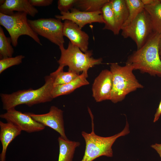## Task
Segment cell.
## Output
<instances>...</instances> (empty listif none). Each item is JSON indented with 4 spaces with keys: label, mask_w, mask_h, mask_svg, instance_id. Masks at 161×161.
Returning <instances> with one entry per match:
<instances>
[{
    "label": "cell",
    "mask_w": 161,
    "mask_h": 161,
    "mask_svg": "<svg viewBox=\"0 0 161 161\" xmlns=\"http://www.w3.org/2000/svg\"><path fill=\"white\" fill-rule=\"evenodd\" d=\"M56 74L55 71L46 76L45 83L38 89L19 90L10 94H1L3 109L7 111L22 104L31 107L52 101L53 98L51 92Z\"/></svg>",
    "instance_id": "6da1fadb"
},
{
    "label": "cell",
    "mask_w": 161,
    "mask_h": 161,
    "mask_svg": "<svg viewBox=\"0 0 161 161\" xmlns=\"http://www.w3.org/2000/svg\"><path fill=\"white\" fill-rule=\"evenodd\" d=\"M160 34L154 32L145 43L134 51L126 62L131 64L134 70L151 76L161 77V60L159 43Z\"/></svg>",
    "instance_id": "7a4b0ae2"
},
{
    "label": "cell",
    "mask_w": 161,
    "mask_h": 161,
    "mask_svg": "<svg viewBox=\"0 0 161 161\" xmlns=\"http://www.w3.org/2000/svg\"><path fill=\"white\" fill-rule=\"evenodd\" d=\"M88 110L91 118L92 130L90 133L83 131L81 132L86 145L84 156L81 161H93L101 156L112 157L113 155L112 146L113 143L118 137L130 132L127 121L124 129L120 133L109 137L99 136L94 132L93 116L89 108Z\"/></svg>",
    "instance_id": "3957f363"
},
{
    "label": "cell",
    "mask_w": 161,
    "mask_h": 161,
    "mask_svg": "<svg viewBox=\"0 0 161 161\" xmlns=\"http://www.w3.org/2000/svg\"><path fill=\"white\" fill-rule=\"evenodd\" d=\"M133 67L126 62L124 66L117 63L111 64L110 71L112 76L113 86L110 100L116 103L123 100L126 95L143 86L133 73Z\"/></svg>",
    "instance_id": "277c9868"
},
{
    "label": "cell",
    "mask_w": 161,
    "mask_h": 161,
    "mask_svg": "<svg viewBox=\"0 0 161 161\" xmlns=\"http://www.w3.org/2000/svg\"><path fill=\"white\" fill-rule=\"evenodd\" d=\"M61 55L57 62L59 65L68 67V71L74 72L78 75L84 72L88 75V70L96 65L102 64V58H95L92 56V50L83 52L76 46L69 43L66 49L64 44L59 46Z\"/></svg>",
    "instance_id": "5b68a950"
},
{
    "label": "cell",
    "mask_w": 161,
    "mask_h": 161,
    "mask_svg": "<svg viewBox=\"0 0 161 161\" xmlns=\"http://www.w3.org/2000/svg\"><path fill=\"white\" fill-rule=\"evenodd\" d=\"M27 14L24 13L16 12L9 15L0 13V24L8 32L14 47L18 44V40L22 35H27L42 45L38 35L28 24Z\"/></svg>",
    "instance_id": "8992f818"
},
{
    "label": "cell",
    "mask_w": 161,
    "mask_h": 161,
    "mask_svg": "<svg viewBox=\"0 0 161 161\" xmlns=\"http://www.w3.org/2000/svg\"><path fill=\"white\" fill-rule=\"evenodd\" d=\"M121 30L123 38H129L135 42L137 49L145 43L154 32L150 17L144 9L130 24Z\"/></svg>",
    "instance_id": "52a82bcc"
},
{
    "label": "cell",
    "mask_w": 161,
    "mask_h": 161,
    "mask_svg": "<svg viewBox=\"0 0 161 161\" xmlns=\"http://www.w3.org/2000/svg\"><path fill=\"white\" fill-rule=\"evenodd\" d=\"M29 26L38 35L47 39L59 46L64 44V40L63 34V23L58 19L41 18L28 19Z\"/></svg>",
    "instance_id": "ba28073f"
},
{
    "label": "cell",
    "mask_w": 161,
    "mask_h": 161,
    "mask_svg": "<svg viewBox=\"0 0 161 161\" xmlns=\"http://www.w3.org/2000/svg\"><path fill=\"white\" fill-rule=\"evenodd\" d=\"M6 111L1 114L0 117L16 126L21 131L31 133L42 131L45 128V126L34 120L27 112L23 113L15 108Z\"/></svg>",
    "instance_id": "9c48e42d"
},
{
    "label": "cell",
    "mask_w": 161,
    "mask_h": 161,
    "mask_svg": "<svg viewBox=\"0 0 161 161\" xmlns=\"http://www.w3.org/2000/svg\"><path fill=\"white\" fill-rule=\"evenodd\" d=\"M63 111L57 107L51 106L48 113L42 114H36L27 112L34 120L57 132L60 136L68 139L65 133L63 116Z\"/></svg>",
    "instance_id": "30bf717a"
},
{
    "label": "cell",
    "mask_w": 161,
    "mask_h": 161,
    "mask_svg": "<svg viewBox=\"0 0 161 161\" xmlns=\"http://www.w3.org/2000/svg\"><path fill=\"white\" fill-rule=\"evenodd\" d=\"M71 11L65 13L61 12V15H56V18L62 20H69L77 24L82 29L86 24L93 23H105L101 10L89 12L80 11L73 8Z\"/></svg>",
    "instance_id": "8fae6325"
},
{
    "label": "cell",
    "mask_w": 161,
    "mask_h": 161,
    "mask_svg": "<svg viewBox=\"0 0 161 161\" xmlns=\"http://www.w3.org/2000/svg\"><path fill=\"white\" fill-rule=\"evenodd\" d=\"M112 86V76L110 70H102L95 79L92 85V95L96 101L110 100Z\"/></svg>",
    "instance_id": "7c38bea8"
},
{
    "label": "cell",
    "mask_w": 161,
    "mask_h": 161,
    "mask_svg": "<svg viewBox=\"0 0 161 161\" xmlns=\"http://www.w3.org/2000/svg\"><path fill=\"white\" fill-rule=\"evenodd\" d=\"M63 34L83 52L88 51L89 36L75 23L69 20H64Z\"/></svg>",
    "instance_id": "4fadbf2b"
},
{
    "label": "cell",
    "mask_w": 161,
    "mask_h": 161,
    "mask_svg": "<svg viewBox=\"0 0 161 161\" xmlns=\"http://www.w3.org/2000/svg\"><path fill=\"white\" fill-rule=\"evenodd\" d=\"M23 12L32 17H34L38 10L28 0H6L0 6V13L9 15L14 12Z\"/></svg>",
    "instance_id": "5bb4252c"
},
{
    "label": "cell",
    "mask_w": 161,
    "mask_h": 161,
    "mask_svg": "<svg viewBox=\"0 0 161 161\" xmlns=\"http://www.w3.org/2000/svg\"><path fill=\"white\" fill-rule=\"evenodd\" d=\"M0 140L2 150L0 154V161H5L7 149L10 143L22 131L16 126L12 123H4L0 121Z\"/></svg>",
    "instance_id": "9a60e30c"
},
{
    "label": "cell",
    "mask_w": 161,
    "mask_h": 161,
    "mask_svg": "<svg viewBox=\"0 0 161 161\" xmlns=\"http://www.w3.org/2000/svg\"><path fill=\"white\" fill-rule=\"evenodd\" d=\"M88 77V75L83 72L71 82L54 86L51 92L52 98L54 99L60 96L69 94L80 87L88 85L89 82L87 80Z\"/></svg>",
    "instance_id": "2e32d148"
},
{
    "label": "cell",
    "mask_w": 161,
    "mask_h": 161,
    "mask_svg": "<svg viewBox=\"0 0 161 161\" xmlns=\"http://www.w3.org/2000/svg\"><path fill=\"white\" fill-rule=\"evenodd\" d=\"M58 141L59 147L58 161H72L75 149L80 145V143L61 136L58 138Z\"/></svg>",
    "instance_id": "e0dca14e"
},
{
    "label": "cell",
    "mask_w": 161,
    "mask_h": 161,
    "mask_svg": "<svg viewBox=\"0 0 161 161\" xmlns=\"http://www.w3.org/2000/svg\"><path fill=\"white\" fill-rule=\"evenodd\" d=\"M113 11L115 17L118 35L127 20L129 11L126 0H111Z\"/></svg>",
    "instance_id": "ac0fdd59"
},
{
    "label": "cell",
    "mask_w": 161,
    "mask_h": 161,
    "mask_svg": "<svg viewBox=\"0 0 161 161\" xmlns=\"http://www.w3.org/2000/svg\"><path fill=\"white\" fill-rule=\"evenodd\" d=\"M101 10L105 22L103 29L110 30L114 35H117L115 17L110 0L104 5Z\"/></svg>",
    "instance_id": "d6986e66"
},
{
    "label": "cell",
    "mask_w": 161,
    "mask_h": 161,
    "mask_svg": "<svg viewBox=\"0 0 161 161\" xmlns=\"http://www.w3.org/2000/svg\"><path fill=\"white\" fill-rule=\"evenodd\" d=\"M148 14L154 32L161 34V1L155 4L144 6Z\"/></svg>",
    "instance_id": "ffe728a7"
},
{
    "label": "cell",
    "mask_w": 161,
    "mask_h": 161,
    "mask_svg": "<svg viewBox=\"0 0 161 161\" xmlns=\"http://www.w3.org/2000/svg\"><path fill=\"white\" fill-rule=\"evenodd\" d=\"M109 0H77L74 6L79 10L86 12H94L101 10Z\"/></svg>",
    "instance_id": "44dd1931"
},
{
    "label": "cell",
    "mask_w": 161,
    "mask_h": 161,
    "mask_svg": "<svg viewBox=\"0 0 161 161\" xmlns=\"http://www.w3.org/2000/svg\"><path fill=\"white\" fill-rule=\"evenodd\" d=\"M126 1L129 16L121 29L130 24L144 9V5L141 0H126Z\"/></svg>",
    "instance_id": "7402d4cb"
},
{
    "label": "cell",
    "mask_w": 161,
    "mask_h": 161,
    "mask_svg": "<svg viewBox=\"0 0 161 161\" xmlns=\"http://www.w3.org/2000/svg\"><path fill=\"white\" fill-rule=\"evenodd\" d=\"M64 65H59L55 71L56 74L53 83L54 86L68 83L76 79L80 75L71 71L64 72Z\"/></svg>",
    "instance_id": "603a6c76"
},
{
    "label": "cell",
    "mask_w": 161,
    "mask_h": 161,
    "mask_svg": "<svg viewBox=\"0 0 161 161\" xmlns=\"http://www.w3.org/2000/svg\"><path fill=\"white\" fill-rule=\"evenodd\" d=\"M10 37L5 35L2 28L0 27V55L1 59L12 57L14 50L11 45Z\"/></svg>",
    "instance_id": "cb8c5ba5"
},
{
    "label": "cell",
    "mask_w": 161,
    "mask_h": 161,
    "mask_svg": "<svg viewBox=\"0 0 161 161\" xmlns=\"http://www.w3.org/2000/svg\"><path fill=\"white\" fill-rule=\"evenodd\" d=\"M25 56L22 55L15 57L1 59L0 60V74L7 68L13 66L18 65L22 63Z\"/></svg>",
    "instance_id": "d4e9b609"
},
{
    "label": "cell",
    "mask_w": 161,
    "mask_h": 161,
    "mask_svg": "<svg viewBox=\"0 0 161 161\" xmlns=\"http://www.w3.org/2000/svg\"><path fill=\"white\" fill-rule=\"evenodd\" d=\"M77 0H59L58 8L61 12H67L74 6Z\"/></svg>",
    "instance_id": "484cf974"
},
{
    "label": "cell",
    "mask_w": 161,
    "mask_h": 161,
    "mask_svg": "<svg viewBox=\"0 0 161 161\" xmlns=\"http://www.w3.org/2000/svg\"><path fill=\"white\" fill-rule=\"evenodd\" d=\"M30 3L33 6L45 7L51 4L53 0H29Z\"/></svg>",
    "instance_id": "4316f807"
},
{
    "label": "cell",
    "mask_w": 161,
    "mask_h": 161,
    "mask_svg": "<svg viewBox=\"0 0 161 161\" xmlns=\"http://www.w3.org/2000/svg\"><path fill=\"white\" fill-rule=\"evenodd\" d=\"M161 115V100L154 115L153 122L155 123L159 119Z\"/></svg>",
    "instance_id": "83f0119b"
},
{
    "label": "cell",
    "mask_w": 161,
    "mask_h": 161,
    "mask_svg": "<svg viewBox=\"0 0 161 161\" xmlns=\"http://www.w3.org/2000/svg\"><path fill=\"white\" fill-rule=\"evenodd\" d=\"M144 6L155 4L161 1L160 0H141Z\"/></svg>",
    "instance_id": "f1b7e54d"
},
{
    "label": "cell",
    "mask_w": 161,
    "mask_h": 161,
    "mask_svg": "<svg viewBox=\"0 0 161 161\" xmlns=\"http://www.w3.org/2000/svg\"><path fill=\"white\" fill-rule=\"evenodd\" d=\"M151 147L157 151L161 159V144L155 143L151 145Z\"/></svg>",
    "instance_id": "f546056e"
},
{
    "label": "cell",
    "mask_w": 161,
    "mask_h": 161,
    "mask_svg": "<svg viewBox=\"0 0 161 161\" xmlns=\"http://www.w3.org/2000/svg\"><path fill=\"white\" fill-rule=\"evenodd\" d=\"M159 53L160 55L161 54V34H160V36L159 43Z\"/></svg>",
    "instance_id": "4dcf8cb0"
},
{
    "label": "cell",
    "mask_w": 161,
    "mask_h": 161,
    "mask_svg": "<svg viewBox=\"0 0 161 161\" xmlns=\"http://www.w3.org/2000/svg\"><path fill=\"white\" fill-rule=\"evenodd\" d=\"M160 58L161 59V54L160 55Z\"/></svg>",
    "instance_id": "1f68e13d"
}]
</instances>
